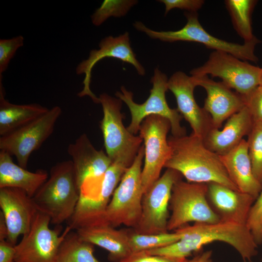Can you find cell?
Wrapping results in <instances>:
<instances>
[{
	"mask_svg": "<svg viewBox=\"0 0 262 262\" xmlns=\"http://www.w3.org/2000/svg\"><path fill=\"white\" fill-rule=\"evenodd\" d=\"M167 230L175 231L188 223H215L220 221L208 198L206 183L182 180L174 184L170 201Z\"/></svg>",
	"mask_w": 262,
	"mask_h": 262,
	"instance_id": "7",
	"label": "cell"
},
{
	"mask_svg": "<svg viewBox=\"0 0 262 262\" xmlns=\"http://www.w3.org/2000/svg\"><path fill=\"white\" fill-rule=\"evenodd\" d=\"M24 40L22 35L0 40V78H2L3 73L17 50L23 45Z\"/></svg>",
	"mask_w": 262,
	"mask_h": 262,
	"instance_id": "31",
	"label": "cell"
},
{
	"mask_svg": "<svg viewBox=\"0 0 262 262\" xmlns=\"http://www.w3.org/2000/svg\"><path fill=\"white\" fill-rule=\"evenodd\" d=\"M180 234L177 230L164 233L145 234L129 231V243L132 253L148 251L171 245L180 240Z\"/></svg>",
	"mask_w": 262,
	"mask_h": 262,
	"instance_id": "28",
	"label": "cell"
},
{
	"mask_svg": "<svg viewBox=\"0 0 262 262\" xmlns=\"http://www.w3.org/2000/svg\"><path fill=\"white\" fill-rule=\"evenodd\" d=\"M137 2L135 0H105L91 16L92 22L99 26L111 16H123Z\"/></svg>",
	"mask_w": 262,
	"mask_h": 262,
	"instance_id": "29",
	"label": "cell"
},
{
	"mask_svg": "<svg viewBox=\"0 0 262 262\" xmlns=\"http://www.w3.org/2000/svg\"><path fill=\"white\" fill-rule=\"evenodd\" d=\"M176 230L181 235L179 240L151 253L184 262L193 253L214 242L230 245L245 262L250 261L258 252V245L246 224L220 220L215 223H194Z\"/></svg>",
	"mask_w": 262,
	"mask_h": 262,
	"instance_id": "1",
	"label": "cell"
},
{
	"mask_svg": "<svg viewBox=\"0 0 262 262\" xmlns=\"http://www.w3.org/2000/svg\"><path fill=\"white\" fill-rule=\"evenodd\" d=\"M98 46L99 49L91 50L88 58L80 63L76 68L77 74H84L83 88L78 93V96H88L95 103H99V98L92 92L90 84L92 69L101 59L108 57L116 58L133 66L139 75L144 76L146 73L144 67L136 59L131 47L128 32L116 37H106L100 41Z\"/></svg>",
	"mask_w": 262,
	"mask_h": 262,
	"instance_id": "14",
	"label": "cell"
},
{
	"mask_svg": "<svg viewBox=\"0 0 262 262\" xmlns=\"http://www.w3.org/2000/svg\"><path fill=\"white\" fill-rule=\"evenodd\" d=\"M181 176L176 170L166 168L144 194L141 216L136 227L132 229L135 232L150 234L168 231V208L172 190Z\"/></svg>",
	"mask_w": 262,
	"mask_h": 262,
	"instance_id": "12",
	"label": "cell"
},
{
	"mask_svg": "<svg viewBox=\"0 0 262 262\" xmlns=\"http://www.w3.org/2000/svg\"><path fill=\"white\" fill-rule=\"evenodd\" d=\"M129 167L121 162H112L103 175L98 191L80 199L75 212L80 223L84 225L103 223L104 213L113 194Z\"/></svg>",
	"mask_w": 262,
	"mask_h": 262,
	"instance_id": "17",
	"label": "cell"
},
{
	"mask_svg": "<svg viewBox=\"0 0 262 262\" xmlns=\"http://www.w3.org/2000/svg\"><path fill=\"white\" fill-rule=\"evenodd\" d=\"M98 189H99V188H98V189H97V190H96L93 191V192H91V193L90 192V193H85V194H80V196H81V195L87 196V195H90V194H93V193H94L95 192L98 191ZM70 219L67 221V222H68V225H67V226H68L71 228V229L72 230H73V229L77 230V229H79V228H78V229H76V228H73V227L71 226V224H70ZM100 225H102V224H100Z\"/></svg>",
	"mask_w": 262,
	"mask_h": 262,
	"instance_id": "39",
	"label": "cell"
},
{
	"mask_svg": "<svg viewBox=\"0 0 262 262\" xmlns=\"http://www.w3.org/2000/svg\"><path fill=\"white\" fill-rule=\"evenodd\" d=\"M170 156L164 168L176 170L187 181L219 183L239 191L229 178L220 155L210 150L203 140L193 134L168 138Z\"/></svg>",
	"mask_w": 262,
	"mask_h": 262,
	"instance_id": "2",
	"label": "cell"
},
{
	"mask_svg": "<svg viewBox=\"0 0 262 262\" xmlns=\"http://www.w3.org/2000/svg\"><path fill=\"white\" fill-rule=\"evenodd\" d=\"M8 237V230L4 216L0 212V241L6 240Z\"/></svg>",
	"mask_w": 262,
	"mask_h": 262,
	"instance_id": "38",
	"label": "cell"
},
{
	"mask_svg": "<svg viewBox=\"0 0 262 262\" xmlns=\"http://www.w3.org/2000/svg\"><path fill=\"white\" fill-rule=\"evenodd\" d=\"M11 156L0 150V188L20 189L33 197L48 180L47 172L43 169L29 171L14 163Z\"/></svg>",
	"mask_w": 262,
	"mask_h": 262,
	"instance_id": "24",
	"label": "cell"
},
{
	"mask_svg": "<svg viewBox=\"0 0 262 262\" xmlns=\"http://www.w3.org/2000/svg\"><path fill=\"white\" fill-rule=\"evenodd\" d=\"M212 254V250H207L198 254L191 259H187L184 262H213Z\"/></svg>",
	"mask_w": 262,
	"mask_h": 262,
	"instance_id": "37",
	"label": "cell"
},
{
	"mask_svg": "<svg viewBox=\"0 0 262 262\" xmlns=\"http://www.w3.org/2000/svg\"><path fill=\"white\" fill-rule=\"evenodd\" d=\"M244 98L253 121L262 122V86L259 85Z\"/></svg>",
	"mask_w": 262,
	"mask_h": 262,
	"instance_id": "33",
	"label": "cell"
},
{
	"mask_svg": "<svg viewBox=\"0 0 262 262\" xmlns=\"http://www.w3.org/2000/svg\"><path fill=\"white\" fill-rule=\"evenodd\" d=\"M120 262H179L163 256L151 254L146 251L133 252Z\"/></svg>",
	"mask_w": 262,
	"mask_h": 262,
	"instance_id": "35",
	"label": "cell"
},
{
	"mask_svg": "<svg viewBox=\"0 0 262 262\" xmlns=\"http://www.w3.org/2000/svg\"><path fill=\"white\" fill-rule=\"evenodd\" d=\"M165 6V15L173 9L178 8L187 12L195 13L200 9L204 3L203 0H160Z\"/></svg>",
	"mask_w": 262,
	"mask_h": 262,
	"instance_id": "34",
	"label": "cell"
},
{
	"mask_svg": "<svg viewBox=\"0 0 262 262\" xmlns=\"http://www.w3.org/2000/svg\"><path fill=\"white\" fill-rule=\"evenodd\" d=\"M62 114L55 106L33 121L0 137V150L14 156L18 164L26 169L30 155L52 133Z\"/></svg>",
	"mask_w": 262,
	"mask_h": 262,
	"instance_id": "13",
	"label": "cell"
},
{
	"mask_svg": "<svg viewBox=\"0 0 262 262\" xmlns=\"http://www.w3.org/2000/svg\"><path fill=\"white\" fill-rule=\"evenodd\" d=\"M168 79L166 75L158 68H155L151 79L152 87L150 95L142 104H138L133 100V94L121 87L115 96L123 101L128 107L131 115V121L127 127L131 133L136 134L139 131L143 120L151 115L161 116L169 120L171 124L172 136L180 137L186 135V131L180 125L183 118L177 109L169 107L166 101L165 93L168 90Z\"/></svg>",
	"mask_w": 262,
	"mask_h": 262,
	"instance_id": "6",
	"label": "cell"
},
{
	"mask_svg": "<svg viewBox=\"0 0 262 262\" xmlns=\"http://www.w3.org/2000/svg\"><path fill=\"white\" fill-rule=\"evenodd\" d=\"M170 130L169 120L157 115L147 116L140 125L139 136L144 142L145 150L141 173L144 194L160 177L162 169L170 156L167 138Z\"/></svg>",
	"mask_w": 262,
	"mask_h": 262,
	"instance_id": "11",
	"label": "cell"
},
{
	"mask_svg": "<svg viewBox=\"0 0 262 262\" xmlns=\"http://www.w3.org/2000/svg\"><path fill=\"white\" fill-rule=\"evenodd\" d=\"M76 231L83 240L108 251L111 261L120 262L132 253L130 229H117L110 225L102 224L81 228Z\"/></svg>",
	"mask_w": 262,
	"mask_h": 262,
	"instance_id": "23",
	"label": "cell"
},
{
	"mask_svg": "<svg viewBox=\"0 0 262 262\" xmlns=\"http://www.w3.org/2000/svg\"><path fill=\"white\" fill-rule=\"evenodd\" d=\"M260 85L262 86V67L261 68V77H260Z\"/></svg>",
	"mask_w": 262,
	"mask_h": 262,
	"instance_id": "40",
	"label": "cell"
},
{
	"mask_svg": "<svg viewBox=\"0 0 262 262\" xmlns=\"http://www.w3.org/2000/svg\"><path fill=\"white\" fill-rule=\"evenodd\" d=\"M253 124L246 106L231 115L221 130L212 128L203 138L206 146L219 155L227 153L248 135Z\"/></svg>",
	"mask_w": 262,
	"mask_h": 262,
	"instance_id": "21",
	"label": "cell"
},
{
	"mask_svg": "<svg viewBox=\"0 0 262 262\" xmlns=\"http://www.w3.org/2000/svg\"><path fill=\"white\" fill-rule=\"evenodd\" d=\"M191 76L196 86H201L206 91L203 108L210 115L214 128L219 129L225 120L245 106L244 96L232 91L222 82H215L208 76Z\"/></svg>",
	"mask_w": 262,
	"mask_h": 262,
	"instance_id": "18",
	"label": "cell"
},
{
	"mask_svg": "<svg viewBox=\"0 0 262 262\" xmlns=\"http://www.w3.org/2000/svg\"><path fill=\"white\" fill-rule=\"evenodd\" d=\"M67 150L71 158L80 190L87 182L102 179L112 163L106 152L94 147L85 133L69 144Z\"/></svg>",
	"mask_w": 262,
	"mask_h": 262,
	"instance_id": "19",
	"label": "cell"
},
{
	"mask_svg": "<svg viewBox=\"0 0 262 262\" xmlns=\"http://www.w3.org/2000/svg\"><path fill=\"white\" fill-rule=\"evenodd\" d=\"M167 87L176 98L177 110L190 125L192 134L203 139L214 127L209 114L195 100L194 92L196 86L192 77L182 71H177L168 80Z\"/></svg>",
	"mask_w": 262,
	"mask_h": 262,
	"instance_id": "15",
	"label": "cell"
},
{
	"mask_svg": "<svg viewBox=\"0 0 262 262\" xmlns=\"http://www.w3.org/2000/svg\"><path fill=\"white\" fill-rule=\"evenodd\" d=\"M80 197L71 160L58 162L51 168L49 177L32 197L38 212L47 215L57 226L68 221Z\"/></svg>",
	"mask_w": 262,
	"mask_h": 262,
	"instance_id": "3",
	"label": "cell"
},
{
	"mask_svg": "<svg viewBox=\"0 0 262 262\" xmlns=\"http://www.w3.org/2000/svg\"><path fill=\"white\" fill-rule=\"evenodd\" d=\"M220 157L237 189L256 199L262 190V184L254 175L246 140L244 139L236 147Z\"/></svg>",
	"mask_w": 262,
	"mask_h": 262,
	"instance_id": "22",
	"label": "cell"
},
{
	"mask_svg": "<svg viewBox=\"0 0 262 262\" xmlns=\"http://www.w3.org/2000/svg\"><path fill=\"white\" fill-rule=\"evenodd\" d=\"M0 207L7 228V241L16 246L18 237L30 229L38 211L24 191L11 187L0 188Z\"/></svg>",
	"mask_w": 262,
	"mask_h": 262,
	"instance_id": "16",
	"label": "cell"
},
{
	"mask_svg": "<svg viewBox=\"0 0 262 262\" xmlns=\"http://www.w3.org/2000/svg\"><path fill=\"white\" fill-rule=\"evenodd\" d=\"M257 2L255 0H226V7L238 34L247 42L255 36L253 34L251 15Z\"/></svg>",
	"mask_w": 262,
	"mask_h": 262,
	"instance_id": "27",
	"label": "cell"
},
{
	"mask_svg": "<svg viewBox=\"0 0 262 262\" xmlns=\"http://www.w3.org/2000/svg\"><path fill=\"white\" fill-rule=\"evenodd\" d=\"M144 155L142 145L113 194L104 213L103 224L115 228L123 225L132 229L137 225L141 214L144 195L141 173Z\"/></svg>",
	"mask_w": 262,
	"mask_h": 262,
	"instance_id": "4",
	"label": "cell"
},
{
	"mask_svg": "<svg viewBox=\"0 0 262 262\" xmlns=\"http://www.w3.org/2000/svg\"><path fill=\"white\" fill-rule=\"evenodd\" d=\"M247 225L258 245L262 243V190L254 201L248 218Z\"/></svg>",
	"mask_w": 262,
	"mask_h": 262,
	"instance_id": "32",
	"label": "cell"
},
{
	"mask_svg": "<svg viewBox=\"0 0 262 262\" xmlns=\"http://www.w3.org/2000/svg\"><path fill=\"white\" fill-rule=\"evenodd\" d=\"M50 218L37 212L29 230L15 246L13 262H56L59 247L72 229L67 226L61 234V226L49 228Z\"/></svg>",
	"mask_w": 262,
	"mask_h": 262,
	"instance_id": "10",
	"label": "cell"
},
{
	"mask_svg": "<svg viewBox=\"0 0 262 262\" xmlns=\"http://www.w3.org/2000/svg\"><path fill=\"white\" fill-rule=\"evenodd\" d=\"M15 246L6 240L0 241V262H13L16 254Z\"/></svg>",
	"mask_w": 262,
	"mask_h": 262,
	"instance_id": "36",
	"label": "cell"
},
{
	"mask_svg": "<svg viewBox=\"0 0 262 262\" xmlns=\"http://www.w3.org/2000/svg\"><path fill=\"white\" fill-rule=\"evenodd\" d=\"M49 109L37 103L16 104L5 98L0 79V135H4L33 121Z\"/></svg>",
	"mask_w": 262,
	"mask_h": 262,
	"instance_id": "25",
	"label": "cell"
},
{
	"mask_svg": "<svg viewBox=\"0 0 262 262\" xmlns=\"http://www.w3.org/2000/svg\"><path fill=\"white\" fill-rule=\"evenodd\" d=\"M261 68L226 52H212L201 66L193 69L192 76L211 75L242 96L249 94L260 85Z\"/></svg>",
	"mask_w": 262,
	"mask_h": 262,
	"instance_id": "9",
	"label": "cell"
},
{
	"mask_svg": "<svg viewBox=\"0 0 262 262\" xmlns=\"http://www.w3.org/2000/svg\"><path fill=\"white\" fill-rule=\"evenodd\" d=\"M103 111L100 121L106 153L112 162H121L130 166L134 161L143 139L125 128L121 113L122 101L106 93L98 97Z\"/></svg>",
	"mask_w": 262,
	"mask_h": 262,
	"instance_id": "8",
	"label": "cell"
},
{
	"mask_svg": "<svg viewBox=\"0 0 262 262\" xmlns=\"http://www.w3.org/2000/svg\"><path fill=\"white\" fill-rule=\"evenodd\" d=\"M246 140L254 176L262 184V122L253 121Z\"/></svg>",
	"mask_w": 262,
	"mask_h": 262,
	"instance_id": "30",
	"label": "cell"
},
{
	"mask_svg": "<svg viewBox=\"0 0 262 262\" xmlns=\"http://www.w3.org/2000/svg\"><path fill=\"white\" fill-rule=\"evenodd\" d=\"M184 15L187 22L183 28L177 31H155L147 28L140 21H135L133 26L137 30L144 33L153 39L167 42H197L214 50L227 52L245 61L254 63L258 61L255 54V49L260 41L256 36L249 41L244 42L243 44L229 42L219 39L207 32L200 24L197 12H186Z\"/></svg>",
	"mask_w": 262,
	"mask_h": 262,
	"instance_id": "5",
	"label": "cell"
},
{
	"mask_svg": "<svg viewBox=\"0 0 262 262\" xmlns=\"http://www.w3.org/2000/svg\"><path fill=\"white\" fill-rule=\"evenodd\" d=\"M207 186L209 203L220 220L247 225L255 198L219 183Z\"/></svg>",
	"mask_w": 262,
	"mask_h": 262,
	"instance_id": "20",
	"label": "cell"
},
{
	"mask_svg": "<svg viewBox=\"0 0 262 262\" xmlns=\"http://www.w3.org/2000/svg\"><path fill=\"white\" fill-rule=\"evenodd\" d=\"M94 245L70 230L59 247L56 262H100L94 256Z\"/></svg>",
	"mask_w": 262,
	"mask_h": 262,
	"instance_id": "26",
	"label": "cell"
}]
</instances>
